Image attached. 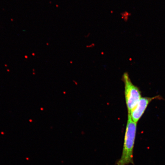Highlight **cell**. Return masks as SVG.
Returning a JSON list of instances; mask_svg holds the SVG:
<instances>
[{"mask_svg":"<svg viewBox=\"0 0 165 165\" xmlns=\"http://www.w3.org/2000/svg\"><path fill=\"white\" fill-rule=\"evenodd\" d=\"M137 123L128 114L125 132L122 155L117 162V165L133 164V149L136 139Z\"/></svg>","mask_w":165,"mask_h":165,"instance_id":"cell-1","label":"cell"},{"mask_svg":"<svg viewBox=\"0 0 165 165\" xmlns=\"http://www.w3.org/2000/svg\"><path fill=\"white\" fill-rule=\"evenodd\" d=\"M123 80L125 85L126 104L128 114H130L141 98V92L138 88L131 82L128 73H124Z\"/></svg>","mask_w":165,"mask_h":165,"instance_id":"cell-2","label":"cell"},{"mask_svg":"<svg viewBox=\"0 0 165 165\" xmlns=\"http://www.w3.org/2000/svg\"><path fill=\"white\" fill-rule=\"evenodd\" d=\"M159 96L154 97H141L137 105L130 113L131 119L134 122L137 123L144 114L148 105L153 100L159 98Z\"/></svg>","mask_w":165,"mask_h":165,"instance_id":"cell-3","label":"cell"}]
</instances>
